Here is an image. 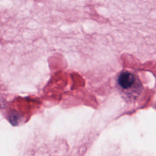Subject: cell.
<instances>
[{
    "instance_id": "6da1fadb",
    "label": "cell",
    "mask_w": 156,
    "mask_h": 156,
    "mask_svg": "<svg viewBox=\"0 0 156 156\" xmlns=\"http://www.w3.org/2000/svg\"><path fill=\"white\" fill-rule=\"evenodd\" d=\"M117 87L121 96L127 101H134L140 96L142 83L138 76L129 71L119 73L116 80Z\"/></svg>"
}]
</instances>
